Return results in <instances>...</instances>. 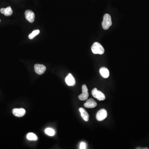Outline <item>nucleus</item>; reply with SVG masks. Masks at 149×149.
<instances>
[{"mask_svg":"<svg viewBox=\"0 0 149 149\" xmlns=\"http://www.w3.org/2000/svg\"><path fill=\"white\" fill-rule=\"evenodd\" d=\"M91 51L94 54H103L104 52V49L103 46L98 42H95L91 47Z\"/></svg>","mask_w":149,"mask_h":149,"instance_id":"1","label":"nucleus"},{"mask_svg":"<svg viewBox=\"0 0 149 149\" xmlns=\"http://www.w3.org/2000/svg\"><path fill=\"white\" fill-rule=\"evenodd\" d=\"M112 25L111 16L108 14L104 15L103 18V22L102 23V26L104 30H108Z\"/></svg>","mask_w":149,"mask_h":149,"instance_id":"2","label":"nucleus"},{"mask_svg":"<svg viewBox=\"0 0 149 149\" xmlns=\"http://www.w3.org/2000/svg\"><path fill=\"white\" fill-rule=\"evenodd\" d=\"M91 94L94 97L97 98L99 101H103L105 99V96L102 91H98L96 88H95L91 91Z\"/></svg>","mask_w":149,"mask_h":149,"instance_id":"3","label":"nucleus"},{"mask_svg":"<svg viewBox=\"0 0 149 149\" xmlns=\"http://www.w3.org/2000/svg\"><path fill=\"white\" fill-rule=\"evenodd\" d=\"M82 94L78 96L79 99L81 101H84L88 99L89 97L88 90L86 84L82 86Z\"/></svg>","mask_w":149,"mask_h":149,"instance_id":"4","label":"nucleus"},{"mask_svg":"<svg viewBox=\"0 0 149 149\" xmlns=\"http://www.w3.org/2000/svg\"><path fill=\"white\" fill-rule=\"evenodd\" d=\"M107 111L105 109H101L97 112L96 118L98 121H102L107 118Z\"/></svg>","mask_w":149,"mask_h":149,"instance_id":"5","label":"nucleus"},{"mask_svg":"<svg viewBox=\"0 0 149 149\" xmlns=\"http://www.w3.org/2000/svg\"><path fill=\"white\" fill-rule=\"evenodd\" d=\"M34 68L36 73L40 75L43 74L46 70V67L45 66L42 64H36L34 65Z\"/></svg>","mask_w":149,"mask_h":149,"instance_id":"6","label":"nucleus"},{"mask_svg":"<svg viewBox=\"0 0 149 149\" xmlns=\"http://www.w3.org/2000/svg\"><path fill=\"white\" fill-rule=\"evenodd\" d=\"M25 18L30 23L34 22L35 20V14L31 10H27L25 12Z\"/></svg>","mask_w":149,"mask_h":149,"instance_id":"7","label":"nucleus"},{"mask_svg":"<svg viewBox=\"0 0 149 149\" xmlns=\"http://www.w3.org/2000/svg\"><path fill=\"white\" fill-rule=\"evenodd\" d=\"M12 113L14 115L18 117H22L26 113L25 110L24 109H14L12 110Z\"/></svg>","mask_w":149,"mask_h":149,"instance_id":"8","label":"nucleus"},{"mask_svg":"<svg viewBox=\"0 0 149 149\" xmlns=\"http://www.w3.org/2000/svg\"><path fill=\"white\" fill-rule=\"evenodd\" d=\"M66 83L67 85L70 86H75V78L73 77V76L72 75V74L69 73L68 75L66 77Z\"/></svg>","mask_w":149,"mask_h":149,"instance_id":"9","label":"nucleus"},{"mask_svg":"<svg viewBox=\"0 0 149 149\" xmlns=\"http://www.w3.org/2000/svg\"><path fill=\"white\" fill-rule=\"evenodd\" d=\"M97 106V103L93 99H89L84 104V107L87 108H93Z\"/></svg>","mask_w":149,"mask_h":149,"instance_id":"10","label":"nucleus"},{"mask_svg":"<svg viewBox=\"0 0 149 149\" xmlns=\"http://www.w3.org/2000/svg\"><path fill=\"white\" fill-rule=\"evenodd\" d=\"M0 12L1 13L3 14L6 16H10L12 15V11L11 8L10 6L6 8H2L0 10Z\"/></svg>","mask_w":149,"mask_h":149,"instance_id":"11","label":"nucleus"},{"mask_svg":"<svg viewBox=\"0 0 149 149\" xmlns=\"http://www.w3.org/2000/svg\"><path fill=\"white\" fill-rule=\"evenodd\" d=\"M79 111L82 119H83L84 121H88L89 119V115L87 111L83 108H80Z\"/></svg>","mask_w":149,"mask_h":149,"instance_id":"12","label":"nucleus"},{"mask_svg":"<svg viewBox=\"0 0 149 149\" xmlns=\"http://www.w3.org/2000/svg\"><path fill=\"white\" fill-rule=\"evenodd\" d=\"M100 73L103 77L108 78L109 76V71L107 68L102 67L100 70Z\"/></svg>","mask_w":149,"mask_h":149,"instance_id":"13","label":"nucleus"},{"mask_svg":"<svg viewBox=\"0 0 149 149\" xmlns=\"http://www.w3.org/2000/svg\"><path fill=\"white\" fill-rule=\"evenodd\" d=\"M27 139L29 140H37L38 139L37 136L33 133H29L27 136Z\"/></svg>","mask_w":149,"mask_h":149,"instance_id":"14","label":"nucleus"},{"mask_svg":"<svg viewBox=\"0 0 149 149\" xmlns=\"http://www.w3.org/2000/svg\"><path fill=\"white\" fill-rule=\"evenodd\" d=\"M45 133L48 135V136H54L55 134V132L54 130L53 129H51V128H47L45 130Z\"/></svg>","mask_w":149,"mask_h":149,"instance_id":"15","label":"nucleus"},{"mask_svg":"<svg viewBox=\"0 0 149 149\" xmlns=\"http://www.w3.org/2000/svg\"><path fill=\"white\" fill-rule=\"evenodd\" d=\"M40 33V31L39 30H36L32 32L31 34L29 35V38L30 39H34L35 36H37L38 34Z\"/></svg>","mask_w":149,"mask_h":149,"instance_id":"16","label":"nucleus"},{"mask_svg":"<svg viewBox=\"0 0 149 149\" xmlns=\"http://www.w3.org/2000/svg\"><path fill=\"white\" fill-rule=\"evenodd\" d=\"M80 149H86V143L84 142H82L80 143Z\"/></svg>","mask_w":149,"mask_h":149,"instance_id":"17","label":"nucleus"},{"mask_svg":"<svg viewBox=\"0 0 149 149\" xmlns=\"http://www.w3.org/2000/svg\"><path fill=\"white\" fill-rule=\"evenodd\" d=\"M0 22H1V20H0Z\"/></svg>","mask_w":149,"mask_h":149,"instance_id":"18","label":"nucleus"}]
</instances>
